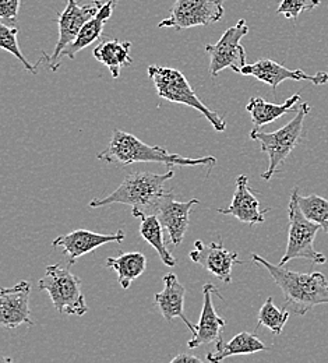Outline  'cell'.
<instances>
[{"label":"cell","mask_w":328,"mask_h":363,"mask_svg":"<svg viewBox=\"0 0 328 363\" xmlns=\"http://www.w3.org/2000/svg\"><path fill=\"white\" fill-rule=\"evenodd\" d=\"M111 1H116V0H93V3H94L98 9H101L102 6H105V4L111 3Z\"/></svg>","instance_id":"obj_31"},{"label":"cell","mask_w":328,"mask_h":363,"mask_svg":"<svg viewBox=\"0 0 328 363\" xmlns=\"http://www.w3.org/2000/svg\"><path fill=\"white\" fill-rule=\"evenodd\" d=\"M217 211L224 216H234L240 223L253 227L264 223V217L270 208H260V201L256 199L254 191L249 187V178L246 175H239L236 179V189L231 206L227 208H218Z\"/></svg>","instance_id":"obj_17"},{"label":"cell","mask_w":328,"mask_h":363,"mask_svg":"<svg viewBox=\"0 0 328 363\" xmlns=\"http://www.w3.org/2000/svg\"><path fill=\"white\" fill-rule=\"evenodd\" d=\"M96 6H87V4H79L77 0H67L66 7L62 13L57 14V27H59V40L55 46V50L52 55H47L45 52L41 53V56L45 59L49 65V69L52 72H57L62 65V53L63 50L70 45L81 31L83 26L93 18L98 13Z\"/></svg>","instance_id":"obj_10"},{"label":"cell","mask_w":328,"mask_h":363,"mask_svg":"<svg viewBox=\"0 0 328 363\" xmlns=\"http://www.w3.org/2000/svg\"><path fill=\"white\" fill-rule=\"evenodd\" d=\"M175 172L171 169L166 174L154 172H133L125 178L120 186L109 196L94 199L89 207L98 208L111 204H125L132 207V216L142 218L155 213L158 203L168 193L165 183L174 178Z\"/></svg>","instance_id":"obj_3"},{"label":"cell","mask_w":328,"mask_h":363,"mask_svg":"<svg viewBox=\"0 0 328 363\" xmlns=\"http://www.w3.org/2000/svg\"><path fill=\"white\" fill-rule=\"evenodd\" d=\"M31 284L20 281L11 288H1L0 291V324L9 330L27 324L34 325L30 311Z\"/></svg>","instance_id":"obj_12"},{"label":"cell","mask_w":328,"mask_h":363,"mask_svg":"<svg viewBox=\"0 0 328 363\" xmlns=\"http://www.w3.org/2000/svg\"><path fill=\"white\" fill-rule=\"evenodd\" d=\"M21 0H0V17L6 21L16 23Z\"/></svg>","instance_id":"obj_29"},{"label":"cell","mask_w":328,"mask_h":363,"mask_svg":"<svg viewBox=\"0 0 328 363\" xmlns=\"http://www.w3.org/2000/svg\"><path fill=\"white\" fill-rule=\"evenodd\" d=\"M214 294L220 299H224V296H221L220 291L215 286H213L211 284H205L204 288H203L204 303H203L200 321L197 324L196 333L193 334L191 340H188V347L190 350L198 348L201 345L217 342L222 337V328L227 325V321H225V318H221L215 312L214 302H213V295Z\"/></svg>","instance_id":"obj_16"},{"label":"cell","mask_w":328,"mask_h":363,"mask_svg":"<svg viewBox=\"0 0 328 363\" xmlns=\"http://www.w3.org/2000/svg\"><path fill=\"white\" fill-rule=\"evenodd\" d=\"M310 112V105L307 102L299 105L295 118L288 122L283 128L273 133H263L260 129H253L250 132V138L259 141L261 151L268 155V168L261 174L264 181H270L280 165L290 155L295 147L300 143L303 136L305 119Z\"/></svg>","instance_id":"obj_5"},{"label":"cell","mask_w":328,"mask_h":363,"mask_svg":"<svg viewBox=\"0 0 328 363\" xmlns=\"http://www.w3.org/2000/svg\"><path fill=\"white\" fill-rule=\"evenodd\" d=\"M198 203L197 199H191L186 203L176 201L172 193H166L158 203L154 216L158 217L164 229H166L172 245L179 246L182 243L188 232L190 213Z\"/></svg>","instance_id":"obj_15"},{"label":"cell","mask_w":328,"mask_h":363,"mask_svg":"<svg viewBox=\"0 0 328 363\" xmlns=\"http://www.w3.org/2000/svg\"><path fill=\"white\" fill-rule=\"evenodd\" d=\"M17 34H18V28L16 27H11V26H6V24H1L0 26V46L1 49L7 50L9 53L14 55L23 65L24 67L33 73V74H37V70H38V65L34 66L28 62V59L23 55V52L20 50L18 48V43H17Z\"/></svg>","instance_id":"obj_27"},{"label":"cell","mask_w":328,"mask_h":363,"mask_svg":"<svg viewBox=\"0 0 328 363\" xmlns=\"http://www.w3.org/2000/svg\"><path fill=\"white\" fill-rule=\"evenodd\" d=\"M96 158L101 162L128 167L137 162H157L166 167H197L208 165L213 168L217 162L214 157L188 158L179 154H169L165 148L158 145H148L130 133L119 129L113 130L109 145L101 151Z\"/></svg>","instance_id":"obj_2"},{"label":"cell","mask_w":328,"mask_h":363,"mask_svg":"<svg viewBox=\"0 0 328 363\" xmlns=\"http://www.w3.org/2000/svg\"><path fill=\"white\" fill-rule=\"evenodd\" d=\"M126 238V233L120 229L112 235H102L90 232L87 229H76L67 235H62L52 242V246L63 247V255L69 260V266L72 267L76 260L87 253L94 252L96 247L106 243H122Z\"/></svg>","instance_id":"obj_14"},{"label":"cell","mask_w":328,"mask_h":363,"mask_svg":"<svg viewBox=\"0 0 328 363\" xmlns=\"http://www.w3.org/2000/svg\"><path fill=\"white\" fill-rule=\"evenodd\" d=\"M215 344V352L207 355L208 362L220 363L230 357L251 355L261 351H268V348L259 340L257 335L246 331L234 335L228 342L224 341V338L221 337Z\"/></svg>","instance_id":"obj_21"},{"label":"cell","mask_w":328,"mask_h":363,"mask_svg":"<svg viewBox=\"0 0 328 363\" xmlns=\"http://www.w3.org/2000/svg\"><path fill=\"white\" fill-rule=\"evenodd\" d=\"M190 260L207 272L215 275L224 284L232 281L234 264H242L236 252L225 249L222 242H211L204 245L201 240L194 242V249L188 255Z\"/></svg>","instance_id":"obj_11"},{"label":"cell","mask_w":328,"mask_h":363,"mask_svg":"<svg viewBox=\"0 0 328 363\" xmlns=\"http://www.w3.org/2000/svg\"><path fill=\"white\" fill-rule=\"evenodd\" d=\"M251 260L264 267L273 277L285 298V303L295 315L305 316L319 305H328V279L322 272H292L276 266L261 256L251 255Z\"/></svg>","instance_id":"obj_1"},{"label":"cell","mask_w":328,"mask_h":363,"mask_svg":"<svg viewBox=\"0 0 328 363\" xmlns=\"http://www.w3.org/2000/svg\"><path fill=\"white\" fill-rule=\"evenodd\" d=\"M289 318V312L288 311H281L274 305L273 298L270 296L264 305L261 306L260 312H259V321H257V327L264 325L268 330H271L276 335H280Z\"/></svg>","instance_id":"obj_26"},{"label":"cell","mask_w":328,"mask_h":363,"mask_svg":"<svg viewBox=\"0 0 328 363\" xmlns=\"http://www.w3.org/2000/svg\"><path fill=\"white\" fill-rule=\"evenodd\" d=\"M183 362H196L201 363V358L196 357V355H191L188 352H182V354H178L175 358L171 359V363H183Z\"/></svg>","instance_id":"obj_30"},{"label":"cell","mask_w":328,"mask_h":363,"mask_svg":"<svg viewBox=\"0 0 328 363\" xmlns=\"http://www.w3.org/2000/svg\"><path fill=\"white\" fill-rule=\"evenodd\" d=\"M106 267L116 272L118 281L123 289H129L132 282L145 272L147 259L140 252L122 253L119 257L106 259Z\"/></svg>","instance_id":"obj_23"},{"label":"cell","mask_w":328,"mask_h":363,"mask_svg":"<svg viewBox=\"0 0 328 363\" xmlns=\"http://www.w3.org/2000/svg\"><path fill=\"white\" fill-rule=\"evenodd\" d=\"M148 77L152 80L157 95L161 99L174 104H183L198 111L217 132H224L227 129V122L201 102L182 72L171 67L149 66Z\"/></svg>","instance_id":"obj_4"},{"label":"cell","mask_w":328,"mask_h":363,"mask_svg":"<svg viewBox=\"0 0 328 363\" xmlns=\"http://www.w3.org/2000/svg\"><path fill=\"white\" fill-rule=\"evenodd\" d=\"M164 291L154 295V303L159 309L165 320L172 321L174 318H181L191 334L196 333L197 325H194L185 315V295L186 288L179 282L175 274H166L164 278Z\"/></svg>","instance_id":"obj_18"},{"label":"cell","mask_w":328,"mask_h":363,"mask_svg":"<svg viewBox=\"0 0 328 363\" xmlns=\"http://www.w3.org/2000/svg\"><path fill=\"white\" fill-rule=\"evenodd\" d=\"M240 74L243 76H251L268 86H271L273 91L277 90V87L285 80H295V82H310L316 86H323L328 83V73L320 72L315 76H310L305 73L303 70H289L280 63L271 60V59H260L259 62L253 65H246Z\"/></svg>","instance_id":"obj_13"},{"label":"cell","mask_w":328,"mask_h":363,"mask_svg":"<svg viewBox=\"0 0 328 363\" xmlns=\"http://www.w3.org/2000/svg\"><path fill=\"white\" fill-rule=\"evenodd\" d=\"M140 235L145 242H148L157 250L158 256L161 257L165 266L168 267L176 266V259L171 255V252L165 246L164 227L157 216L151 214L141 218Z\"/></svg>","instance_id":"obj_24"},{"label":"cell","mask_w":328,"mask_h":363,"mask_svg":"<svg viewBox=\"0 0 328 363\" xmlns=\"http://www.w3.org/2000/svg\"><path fill=\"white\" fill-rule=\"evenodd\" d=\"M298 191L295 187L290 194V201L288 207L289 217V229H288V245L285 255L280 262V266L295 259H305L312 262L313 264H324L327 263V257L315 249V239L317 232L322 229L320 225L310 221L300 210L298 203Z\"/></svg>","instance_id":"obj_7"},{"label":"cell","mask_w":328,"mask_h":363,"mask_svg":"<svg viewBox=\"0 0 328 363\" xmlns=\"http://www.w3.org/2000/svg\"><path fill=\"white\" fill-rule=\"evenodd\" d=\"M249 34V26L240 18L234 27H230L217 44L205 45L210 55V74L217 77L224 69H232L234 73L242 72L246 63V50L240 41Z\"/></svg>","instance_id":"obj_9"},{"label":"cell","mask_w":328,"mask_h":363,"mask_svg":"<svg viewBox=\"0 0 328 363\" xmlns=\"http://www.w3.org/2000/svg\"><path fill=\"white\" fill-rule=\"evenodd\" d=\"M130 49L132 43L129 41L120 43L118 40H108L95 46L94 57L109 69L113 79H118L120 76V70L130 66L133 62L130 57Z\"/></svg>","instance_id":"obj_22"},{"label":"cell","mask_w":328,"mask_h":363,"mask_svg":"<svg viewBox=\"0 0 328 363\" xmlns=\"http://www.w3.org/2000/svg\"><path fill=\"white\" fill-rule=\"evenodd\" d=\"M322 4V0H282L277 9L278 14H283L286 18L296 20L300 13L310 11Z\"/></svg>","instance_id":"obj_28"},{"label":"cell","mask_w":328,"mask_h":363,"mask_svg":"<svg viewBox=\"0 0 328 363\" xmlns=\"http://www.w3.org/2000/svg\"><path fill=\"white\" fill-rule=\"evenodd\" d=\"M300 99V94L296 92L290 98H288L283 104H270L264 101L261 96H253L246 105V111L251 116V122L254 129H261L264 125L273 123L289 112H296L299 106L296 104Z\"/></svg>","instance_id":"obj_20"},{"label":"cell","mask_w":328,"mask_h":363,"mask_svg":"<svg viewBox=\"0 0 328 363\" xmlns=\"http://www.w3.org/2000/svg\"><path fill=\"white\" fill-rule=\"evenodd\" d=\"M116 1H111L105 6H102L98 13L95 14L93 18H90L81 28V31L79 33L77 38L67 46L63 53L62 57H69V59H74V56L83 50L84 48L94 44L96 41H99L102 38V33H103V27L108 23V20L112 17V13L115 10Z\"/></svg>","instance_id":"obj_19"},{"label":"cell","mask_w":328,"mask_h":363,"mask_svg":"<svg viewBox=\"0 0 328 363\" xmlns=\"http://www.w3.org/2000/svg\"><path fill=\"white\" fill-rule=\"evenodd\" d=\"M225 1L227 0H176L169 17L164 18L158 27L181 31L215 24L225 14Z\"/></svg>","instance_id":"obj_8"},{"label":"cell","mask_w":328,"mask_h":363,"mask_svg":"<svg viewBox=\"0 0 328 363\" xmlns=\"http://www.w3.org/2000/svg\"><path fill=\"white\" fill-rule=\"evenodd\" d=\"M298 203L302 213L328 233V200L317 194L300 196L298 191Z\"/></svg>","instance_id":"obj_25"},{"label":"cell","mask_w":328,"mask_h":363,"mask_svg":"<svg viewBox=\"0 0 328 363\" xmlns=\"http://www.w3.org/2000/svg\"><path fill=\"white\" fill-rule=\"evenodd\" d=\"M45 272V277L38 282V288L49 294L53 308L62 315L84 316L89 312V306L81 291V279L70 272V266L52 264Z\"/></svg>","instance_id":"obj_6"}]
</instances>
